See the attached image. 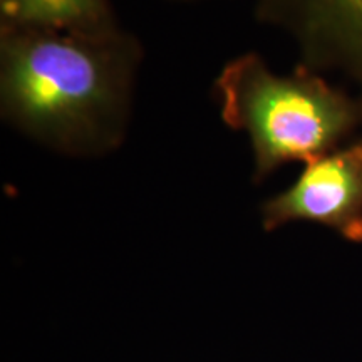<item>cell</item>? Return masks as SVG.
Here are the masks:
<instances>
[{"mask_svg": "<svg viewBox=\"0 0 362 362\" xmlns=\"http://www.w3.org/2000/svg\"><path fill=\"white\" fill-rule=\"evenodd\" d=\"M112 47L115 34L2 30L7 115L42 138L88 141L123 106L124 76Z\"/></svg>", "mask_w": 362, "mask_h": 362, "instance_id": "6da1fadb", "label": "cell"}, {"mask_svg": "<svg viewBox=\"0 0 362 362\" xmlns=\"http://www.w3.org/2000/svg\"><path fill=\"white\" fill-rule=\"evenodd\" d=\"M216 93L225 123L250 138L259 176L334 151L362 128V90L339 89L305 66L275 74L257 54L228 62Z\"/></svg>", "mask_w": 362, "mask_h": 362, "instance_id": "7a4b0ae2", "label": "cell"}, {"mask_svg": "<svg viewBox=\"0 0 362 362\" xmlns=\"http://www.w3.org/2000/svg\"><path fill=\"white\" fill-rule=\"evenodd\" d=\"M292 187L264 205V225L312 221L362 242V136L304 163Z\"/></svg>", "mask_w": 362, "mask_h": 362, "instance_id": "3957f363", "label": "cell"}, {"mask_svg": "<svg viewBox=\"0 0 362 362\" xmlns=\"http://www.w3.org/2000/svg\"><path fill=\"white\" fill-rule=\"evenodd\" d=\"M264 8L296 33L302 66L342 71L362 90V0H264Z\"/></svg>", "mask_w": 362, "mask_h": 362, "instance_id": "277c9868", "label": "cell"}, {"mask_svg": "<svg viewBox=\"0 0 362 362\" xmlns=\"http://www.w3.org/2000/svg\"><path fill=\"white\" fill-rule=\"evenodd\" d=\"M2 30L112 35L107 0H0Z\"/></svg>", "mask_w": 362, "mask_h": 362, "instance_id": "5b68a950", "label": "cell"}]
</instances>
